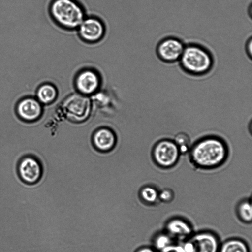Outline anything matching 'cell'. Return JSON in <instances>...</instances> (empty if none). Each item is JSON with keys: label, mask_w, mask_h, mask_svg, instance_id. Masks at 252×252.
<instances>
[{"label": "cell", "mask_w": 252, "mask_h": 252, "mask_svg": "<svg viewBox=\"0 0 252 252\" xmlns=\"http://www.w3.org/2000/svg\"><path fill=\"white\" fill-rule=\"evenodd\" d=\"M181 69L194 77L207 75L213 69L215 59L212 52L203 44L191 42L186 44L178 61Z\"/></svg>", "instance_id": "1"}, {"label": "cell", "mask_w": 252, "mask_h": 252, "mask_svg": "<svg viewBox=\"0 0 252 252\" xmlns=\"http://www.w3.org/2000/svg\"><path fill=\"white\" fill-rule=\"evenodd\" d=\"M48 11L58 27L69 32L76 31L87 16L86 9L79 0H50Z\"/></svg>", "instance_id": "2"}, {"label": "cell", "mask_w": 252, "mask_h": 252, "mask_svg": "<svg viewBox=\"0 0 252 252\" xmlns=\"http://www.w3.org/2000/svg\"><path fill=\"white\" fill-rule=\"evenodd\" d=\"M190 156L197 166L214 168L224 162L227 156V149L220 139L208 137L198 141L192 146Z\"/></svg>", "instance_id": "3"}, {"label": "cell", "mask_w": 252, "mask_h": 252, "mask_svg": "<svg viewBox=\"0 0 252 252\" xmlns=\"http://www.w3.org/2000/svg\"><path fill=\"white\" fill-rule=\"evenodd\" d=\"M102 83L101 73L96 69L90 66L78 70L73 80L76 92L89 97L101 89Z\"/></svg>", "instance_id": "4"}, {"label": "cell", "mask_w": 252, "mask_h": 252, "mask_svg": "<svg viewBox=\"0 0 252 252\" xmlns=\"http://www.w3.org/2000/svg\"><path fill=\"white\" fill-rule=\"evenodd\" d=\"M79 39L87 44L101 41L106 33L104 22L95 15H87L76 30Z\"/></svg>", "instance_id": "5"}, {"label": "cell", "mask_w": 252, "mask_h": 252, "mask_svg": "<svg viewBox=\"0 0 252 252\" xmlns=\"http://www.w3.org/2000/svg\"><path fill=\"white\" fill-rule=\"evenodd\" d=\"M185 45L180 38L168 35L158 41L156 46L155 53L161 62L166 64H173L180 60Z\"/></svg>", "instance_id": "6"}, {"label": "cell", "mask_w": 252, "mask_h": 252, "mask_svg": "<svg viewBox=\"0 0 252 252\" xmlns=\"http://www.w3.org/2000/svg\"><path fill=\"white\" fill-rule=\"evenodd\" d=\"M183 247L185 252H219L220 245L215 234L205 231L193 235L185 242Z\"/></svg>", "instance_id": "7"}, {"label": "cell", "mask_w": 252, "mask_h": 252, "mask_svg": "<svg viewBox=\"0 0 252 252\" xmlns=\"http://www.w3.org/2000/svg\"><path fill=\"white\" fill-rule=\"evenodd\" d=\"M153 154L158 165L162 167L168 168L177 162L180 152L174 141L163 140L155 145Z\"/></svg>", "instance_id": "8"}, {"label": "cell", "mask_w": 252, "mask_h": 252, "mask_svg": "<svg viewBox=\"0 0 252 252\" xmlns=\"http://www.w3.org/2000/svg\"><path fill=\"white\" fill-rule=\"evenodd\" d=\"M18 170L23 181L29 184L36 182L40 178L41 167L38 161L32 157H26L20 162Z\"/></svg>", "instance_id": "9"}, {"label": "cell", "mask_w": 252, "mask_h": 252, "mask_svg": "<svg viewBox=\"0 0 252 252\" xmlns=\"http://www.w3.org/2000/svg\"><path fill=\"white\" fill-rule=\"evenodd\" d=\"M17 111L19 116L24 120L33 121L41 116L42 108L38 100L32 97H27L18 103Z\"/></svg>", "instance_id": "10"}, {"label": "cell", "mask_w": 252, "mask_h": 252, "mask_svg": "<svg viewBox=\"0 0 252 252\" xmlns=\"http://www.w3.org/2000/svg\"><path fill=\"white\" fill-rule=\"evenodd\" d=\"M94 146L100 151H108L113 148L116 143V137L109 128H101L93 136Z\"/></svg>", "instance_id": "11"}, {"label": "cell", "mask_w": 252, "mask_h": 252, "mask_svg": "<svg viewBox=\"0 0 252 252\" xmlns=\"http://www.w3.org/2000/svg\"><path fill=\"white\" fill-rule=\"evenodd\" d=\"M166 230L172 238L181 239L188 237L192 233L190 225L184 220L178 218L169 220L166 224Z\"/></svg>", "instance_id": "12"}, {"label": "cell", "mask_w": 252, "mask_h": 252, "mask_svg": "<svg viewBox=\"0 0 252 252\" xmlns=\"http://www.w3.org/2000/svg\"><path fill=\"white\" fill-rule=\"evenodd\" d=\"M59 95L57 87L53 83L45 82L40 85L37 89V100L44 104H49L54 102Z\"/></svg>", "instance_id": "13"}, {"label": "cell", "mask_w": 252, "mask_h": 252, "mask_svg": "<svg viewBox=\"0 0 252 252\" xmlns=\"http://www.w3.org/2000/svg\"><path fill=\"white\" fill-rule=\"evenodd\" d=\"M219 252H249V250L247 245L243 240L231 239L223 243Z\"/></svg>", "instance_id": "14"}, {"label": "cell", "mask_w": 252, "mask_h": 252, "mask_svg": "<svg viewBox=\"0 0 252 252\" xmlns=\"http://www.w3.org/2000/svg\"><path fill=\"white\" fill-rule=\"evenodd\" d=\"M141 199L146 203H155L158 198V192L154 187L147 186L142 188L140 192Z\"/></svg>", "instance_id": "15"}, {"label": "cell", "mask_w": 252, "mask_h": 252, "mask_svg": "<svg viewBox=\"0 0 252 252\" xmlns=\"http://www.w3.org/2000/svg\"><path fill=\"white\" fill-rule=\"evenodd\" d=\"M238 213L240 218L243 221L249 223L252 220V208L250 202L245 200L238 206Z\"/></svg>", "instance_id": "16"}, {"label": "cell", "mask_w": 252, "mask_h": 252, "mask_svg": "<svg viewBox=\"0 0 252 252\" xmlns=\"http://www.w3.org/2000/svg\"><path fill=\"white\" fill-rule=\"evenodd\" d=\"M172 244H173L172 238L167 233L159 234L156 236L154 240V245L159 251H161Z\"/></svg>", "instance_id": "17"}, {"label": "cell", "mask_w": 252, "mask_h": 252, "mask_svg": "<svg viewBox=\"0 0 252 252\" xmlns=\"http://www.w3.org/2000/svg\"><path fill=\"white\" fill-rule=\"evenodd\" d=\"M174 143L177 145L180 153L185 154L189 149L190 140L189 136L185 133H178L174 138Z\"/></svg>", "instance_id": "18"}, {"label": "cell", "mask_w": 252, "mask_h": 252, "mask_svg": "<svg viewBox=\"0 0 252 252\" xmlns=\"http://www.w3.org/2000/svg\"><path fill=\"white\" fill-rule=\"evenodd\" d=\"M173 191L169 189H165L158 193V198L163 202H169L173 198Z\"/></svg>", "instance_id": "19"}, {"label": "cell", "mask_w": 252, "mask_h": 252, "mask_svg": "<svg viewBox=\"0 0 252 252\" xmlns=\"http://www.w3.org/2000/svg\"><path fill=\"white\" fill-rule=\"evenodd\" d=\"M160 252H185L183 246L172 244Z\"/></svg>", "instance_id": "20"}, {"label": "cell", "mask_w": 252, "mask_h": 252, "mask_svg": "<svg viewBox=\"0 0 252 252\" xmlns=\"http://www.w3.org/2000/svg\"><path fill=\"white\" fill-rule=\"evenodd\" d=\"M252 37H249L246 41L245 44V51L248 57L249 58H252Z\"/></svg>", "instance_id": "21"}, {"label": "cell", "mask_w": 252, "mask_h": 252, "mask_svg": "<svg viewBox=\"0 0 252 252\" xmlns=\"http://www.w3.org/2000/svg\"><path fill=\"white\" fill-rule=\"evenodd\" d=\"M136 252H156L152 248L144 247L139 249Z\"/></svg>", "instance_id": "22"}]
</instances>
